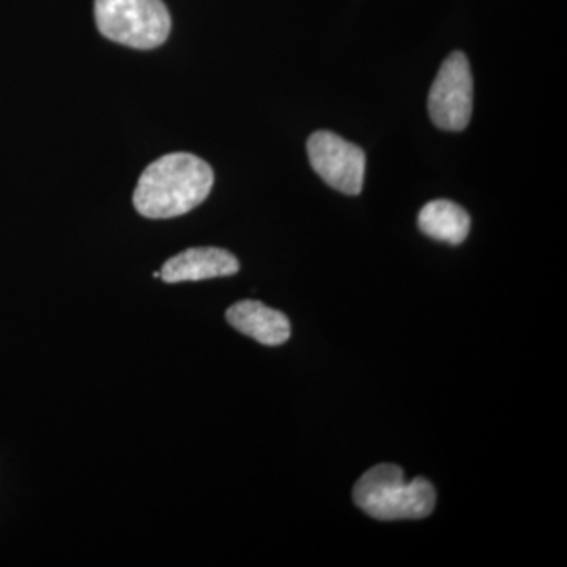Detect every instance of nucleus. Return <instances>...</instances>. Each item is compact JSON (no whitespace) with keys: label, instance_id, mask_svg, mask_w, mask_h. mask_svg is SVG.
<instances>
[{"label":"nucleus","instance_id":"obj_9","mask_svg":"<svg viewBox=\"0 0 567 567\" xmlns=\"http://www.w3.org/2000/svg\"><path fill=\"white\" fill-rule=\"evenodd\" d=\"M153 276H155V278H162V271H156V274H153Z\"/></svg>","mask_w":567,"mask_h":567},{"label":"nucleus","instance_id":"obj_3","mask_svg":"<svg viewBox=\"0 0 567 567\" xmlns=\"http://www.w3.org/2000/svg\"><path fill=\"white\" fill-rule=\"evenodd\" d=\"M100 33L133 50H155L169 37L173 21L163 0H95Z\"/></svg>","mask_w":567,"mask_h":567},{"label":"nucleus","instance_id":"obj_8","mask_svg":"<svg viewBox=\"0 0 567 567\" xmlns=\"http://www.w3.org/2000/svg\"><path fill=\"white\" fill-rule=\"evenodd\" d=\"M417 224H420L421 233L434 240L461 245L468 237L472 219L461 205L439 199L432 200L421 208Z\"/></svg>","mask_w":567,"mask_h":567},{"label":"nucleus","instance_id":"obj_7","mask_svg":"<svg viewBox=\"0 0 567 567\" xmlns=\"http://www.w3.org/2000/svg\"><path fill=\"white\" fill-rule=\"evenodd\" d=\"M226 319L235 330L264 346H281L290 338L289 319L260 301H238L227 309Z\"/></svg>","mask_w":567,"mask_h":567},{"label":"nucleus","instance_id":"obj_6","mask_svg":"<svg viewBox=\"0 0 567 567\" xmlns=\"http://www.w3.org/2000/svg\"><path fill=\"white\" fill-rule=\"evenodd\" d=\"M240 270V262L233 252L223 248H189L164 262L162 279L167 284L204 281V279L233 276Z\"/></svg>","mask_w":567,"mask_h":567},{"label":"nucleus","instance_id":"obj_5","mask_svg":"<svg viewBox=\"0 0 567 567\" xmlns=\"http://www.w3.org/2000/svg\"><path fill=\"white\" fill-rule=\"evenodd\" d=\"M312 169L338 192L357 196L363 192L365 153L363 148L331 132H316L308 140Z\"/></svg>","mask_w":567,"mask_h":567},{"label":"nucleus","instance_id":"obj_2","mask_svg":"<svg viewBox=\"0 0 567 567\" xmlns=\"http://www.w3.org/2000/svg\"><path fill=\"white\" fill-rule=\"evenodd\" d=\"M435 488L424 477L406 483L401 466L377 465L358 480L353 499L361 511L377 520H416L431 516Z\"/></svg>","mask_w":567,"mask_h":567},{"label":"nucleus","instance_id":"obj_4","mask_svg":"<svg viewBox=\"0 0 567 567\" xmlns=\"http://www.w3.org/2000/svg\"><path fill=\"white\" fill-rule=\"evenodd\" d=\"M429 114L439 128L462 132L472 118L473 76L468 59L456 51L443 62L429 93Z\"/></svg>","mask_w":567,"mask_h":567},{"label":"nucleus","instance_id":"obj_1","mask_svg":"<svg viewBox=\"0 0 567 567\" xmlns=\"http://www.w3.org/2000/svg\"><path fill=\"white\" fill-rule=\"evenodd\" d=\"M213 182L210 164L199 156L169 153L145 167L134 189V208L148 219L177 218L207 199Z\"/></svg>","mask_w":567,"mask_h":567}]
</instances>
